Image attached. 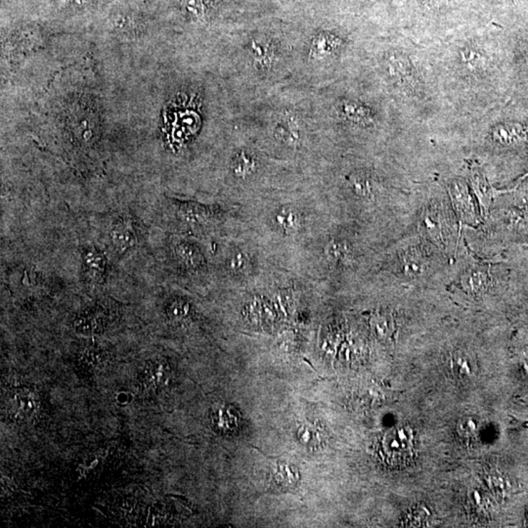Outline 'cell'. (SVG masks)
Listing matches in <instances>:
<instances>
[{
  "mask_svg": "<svg viewBox=\"0 0 528 528\" xmlns=\"http://www.w3.org/2000/svg\"><path fill=\"white\" fill-rule=\"evenodd\" d=\"M416 452L415 433L408 425L390 428L381 440L378 453L388 465L400 467L409 463Z\"/></svg>",
  "mask_w": 528,
  "mask_h": 528,
  "instance_id": "1",
  "label": "cell"
},
{
  "mask_svg": "<svg viewBox=\"0 0 528 528\" xmlns=\"http://www.w3.org/2000/svg\"><path fill=\"white\" fill-rule=\"evenodd\" d=\"M112 248L119 255L136 248L139 241L137 221L129 213H121L112 221L108 233Z\"/></svg>",
  "mask_w": 528,
  "mask_h": 528,
  "instance_id": "2",
  "label": "cell"
},
{
  "mask_svg": "<svg viewBox=\"0 0 528 528\" xmlns=\"http://www.w3.org/2000/svg\"><path fill=\"white\" fill-rule=\"evenodd\" d=\"M447 190L453 208L461 221L469 225H477L480 223L477 203L467 183L456 179L447 184Z\"/></svg>",
  "mask_w": 528,
  "mask_h": 528,
  "instance_id": "3",
  "label": "cell"
},
{
  "mask_svg": "<svg viewBox=\"0 0 528 528\" xmlns=\"http://www.w3.org/2000/svg\"><path fill=\"white\" fill-rule=\"evenodd\" d=\"M470 183L472 191L477 197L478 205L482 210V216H487L494 200L500 193H507V190L499 191L490 185L484 171L477 164H470Z\"/></svg>",
  "mask_w": 528,
  "mask_h": 528,
  "instance_id": "4",
  "label": "cell"
},
{
  "mask_svg": "<svg viewBox=\"0 0 528 528\" xmlns=\"http://www.w3.org/2000/svg\"><path fill=\"white\" fill-rule=\"evenodd\" d=\"M385 70L390 79L398 86L409 88L415 82V71L412 61L401 52H390L385 59Z\"/></svg>",
  "mask_w": 528,
  "mask_h": 528,
  "instance_id": "5",
  "label": "cell"
},
{
  "mask_svg": "<svg viewBox=\"0 0 528 528\" xmlns=\"http://www.w3.org/2000/svg\"><path fill=\"white\" fill-rule=\"evenodd\" d=\"M8 412L14 420L29 422L37 413V397L27 388H18L8 396Z\"/></svg>",
  "mask_w": 528,
  "mask_h": 528,
  "instance_id": "6",
  "label": "cell"
},
{
  "mask_svg": "<svg viewBox=\"0 0 528 528\" xmlns=\"http://www.w3.org/2000/svg\"><path fill=\"white\" fill-rule=\"evenodd\" d=\"M82 265L84 274L91 282L101 284L106 280L108 273V258L97 246H88L82 253Z\"/></svg>",
  "mask_w": 528,
  "mask_h": 528,
  "instance_id": "7",
  "label": "cell"
},
{
  "mask_svg": "<svg viewBox=\"0 0 528 528\" xmlns=\"http://www.w3.org/2000/svg\"><path fill=\"white\" fill-rule=\"evenodd\" d=\"M492 142L500 146H515L528 142V126L519 123H504L490 131Z\"/></svg>",
  "mask_w": 528,
  "mask_h": 528,
  "instance_id": "8",
  "label": "cell"
},
{
  "mask_svg": "<svg viewBox=\"0 0 528 528\" xmlns=\"http://www.w3.org/2000/svg\"><path fill=\"white\" fill-rule=\"evenodd\" d=\"M447 223L442 211L435 206H428L423 211L420 219L422 232L437 245H443L445 242Z\"/></svg>",
  "mask_w": 528,
  "mask_h": 528,
  "instance_id": "9",
  "label": "cell"
},
{
  "mask_svg": "<svg viewBox=\"0 0 528 528\" xmlns=\"http://www.w3.org/2000/svg\"><path fill=\"white\" fill-rule=\"evenodd\" d=\"M108 308L97 303L82 311L76 319L74 326L81 333H97L104 330L109 324Z\"/></svg>",
  "mask_w": 528,
  "mask_h": 528,
  "instance_id": "10",
  "label": "cell"
},
{
  "mask_svg": "<svg viewBox=\"0 0 528 528\" xmlns=\"http://www.w3.org/2000/svg\"><path fill=\"white\" fill-rule=\"evenodd\" d=\"M460 287L470 296H480L489 288L490 275L487 268L470 266L460 276Z\"/></svg>",
  "mask_w": 528,
  "mask_h": 528,
  "instance_id": "11",
  "label": "cell"
},
{
  "mask_svg": "<svg viewBox=\"0 0 528 528\" xmlns=\"http://www.w3.org/2000/svg\"><path fill=\"white\" fill-rule=\"evenodd\" d=\"M427 268V256L421 249L409 248L401 255V268L406 277L419 278Z\"/></svg>",
  "mask_w": 528,
  "mask_h": 528,
  "instance_id": "12",
  "label": "cell"
},
{
  "mask_svg": "<svg viewBox=\"0 0 528 528\" xmlns=\"http://www.w3.org/2000/svg\"><path fill=\"white\" fill-rule=\"evenodd\" d=\"M451 371L459 380L467 381L474 378L477 373V359L470 351L457 350L450 359Z\"/></svg>",
  "mask_w": 528,
  "mask_h": 528,
  "instance_id": "13",
  "label": "cell"
},
{
  "mask_svg": "<svg viewBox=\"0 0 528 528\" xmlns=\"http://www.w3.org/2000/svg\"><path fill=\"white\" fill-rule=\"evenodd\" d=\"M459 59L461 66L470 74L483 73L487 68V56L477 46H468L461 49Z\"/></svg>",
  "mask_w": 528,
  "mask_h": 528,
  "instance_id": "14",
  "label": "cell"
},
{
  "mask_svg": "<svg viewBox=\"0 0 528 528\" xmlns=\"http://www.w3.org/2000/svg\"><path fill=\"white\" fill-rule=\"evenodd\" d=\"M342 113L346 119L358 126H369L374 121L370 110L355 101L345 102Z\"/></svg>",
  "mask_w": 528,
  "mask_h": 528,
  "instance_id": "15",
  "label": "cell"
},
{
  "mask_svg": "<svg viewBox=\"0 0 528 528\" xmlns=\"http://www.w3.org/2000/svg\"><path fill=\"white\" fill-rule=\"evenodd\" d=\"M325 255L330 263L342 265V264L350 263L351 256H352V251H351L350 246L348 245V242L334 239V240L329 242L327 246H326Z\"/></svg>",
  "mask_w": 528,
  "mask_h": 528,
  "instance_id": "16",
  "label": "cell"
},
{
  "mask_svg": "<svg viewBox=\"0 0 528 528\" xmlns=\"http://www.w3.org/2000/svg\"><path fill=\"white\" fill-rule=\"evenodd\" d=\"M276 224L286 233H293L301 227V216L293 208H283L275 216Z\"/></svg>",
  "mask_w": 528,
  "mask_h": 528,
  "instance_id": "17",
  "label": "cell"
},
{
  "mask_svg": "<svg viewBox=\"0 0 528 528\" xmlns=\"http://www.w3.org/2000/svg\"><path fill=\"white\" fill-rule=\"evenodd\" d=\"M173 255L176 260L186 268H195L202 263L200 253L189 244L179 243L174 246Z\"/></svg>",
  "mask_w": 528,
  "mask_h": 528,
  "instance_id": "18",
  "label": "cell"
},
{
  "mask_svg": "<svg viewBox=\"0 0 528 528\" xmlns=\"http://www.w3.org/2000/svg\"><path fill=\"white\" fill-rule=\"evenodd\" d=\"M350 184L352 190L363 198H369L375 193V183L368 174L362 173L352 174L350 178Z\"/></svg>",
  "mask_w": 528,
  "mask_h": 528,
  "instance_id": "19",
  "label": "cell"
},
{
  "mask_svg": "<svg viewBox=\"0 0 528 528\" xmlns=\"http://www.w3.org/2000/svg\"><path fill=\"white\" fill-rule=\"evenodd\" d=\"M191 306L188 301L181 298H173L166 303V313L169 320L179 322L188 317Z\"/></svg>",
  "mask_w": 528,
  "mask_h": 528,
  "instance_id": "20",
  "label": "cell"
},
{
  "mask_svg": "<svg viewBox=\"0 0 528 528\" xmlns=\"http://www.w3.org/2000/svg\"><path fill=\"white\" fill-rule=\"evenodd\" d=\"M298 121L295 118H289L278 126L279 136L289 145H296L301 138V129L298 128Z\"/></svg>",
  "mask_w": 528,
  "mask_h": 528,
  "instance_id": "21",
  "label": "cell"
},
{
  "mask_svg": "<svg viewBox=\"0 0 528 528\" xmlns=\"http://www.w3.org/2000/svg\"><path fill=\"white\" fill-rule=\"evenodd\" d=\"M256 166V159L251 154L242 152L234 159L232 169L235 176H239V178H246L255 171Z\"/></svg>",
  "mask_w": 528,
  "mask_h": 528,
  "instance_id": "22",
  "label": "cell"
},
{
  "mask_svg": "<svg viewBox=\"0 0 528 528\" xmlns=\"http://www.w3.org/2000/svg\"><path fill=\"white\" fill-rule=\"evenodd\" d=\"M478 423L477 421L473 419V418L466 417L460 420L458 423L457 430L459 433L460 437L463 440L470 442V440H474L477 437L478 432H480V428H478Z\"/></svg>",
  "mask_w": 528,
  "mask_h": 528,
  "instance_id": "23",
  "label": "cell"
},
{
  "mask_svg": "<svg viewBox=\"0 0 528 528\" xmlns=\"http://www.w3.org/2000/svg\"><path fill=\"white\" fill-rule=\"evenodd\" d=\"M430 512L425 508H415L408 512L405 524L408 527H423L430 522Z\"/></svg>",
  "mask_w": 528,
  "mask_h": 528,
  "instance_id": "24",
  "label": "cell"
},
{
  "mask_svg": "<svg viewBox=\"0 0 528 528\" xmlns=\"http://www.w3.org/2000/svg\"><path fill=\"white\" fill-rule=\"evenodd\" d=\"M250 266V258L243 251H237L230 256L228 260V268L235 274L246 272Z\"/></svg>",
  "mask_w": 528,
  "mask_h": 528,
  "instance_id": "25",
  "label": "cell"
},
{
  "mask_svg": "<svg viewBox=\"0 0 528 528\" xmlns=\"http://www.w3.org/2000/svg\"><path fill=\"white\" fill-rule=\"evenodd\" d=\"M374 326L378 335L382 337L392 335L395 330L393 320L392 316L390 315H378L377 317L374 318Z\"/></svg>",
  "mask_w": 528,
  "mask_h": 528,
  "instance_id": "26",
  "label": "cell"
},
{
  "mask_svg": "<svg viewBox=\"0 0 528 528\" xmlns=\"http://www.w3.org/2000/svg\"><path fill=\"white\" fill-rule=\"evenodd\" d=\"M482 493L480 490L475 489L472 492L470 497V505L478 510H485L488 508L487 495L482 494Z\"/></svg>",
  "mask_w": 528,
  "mask_h": 528,
  "instance_id": "27",
  "label": "cell"
},
{
  "mask_svg": "<svg viewBox=\"0 0 528 528\" xmlns=\"http://www.w3.org/2000/svg\"><path fill=\"white\" fill-rule=\"evenodd\" d=\"M251 54L258 61H265L268 57V48L263 42H253L251 44Z\"/></svg>",
  "mask_w": 528,
  "mask_h": 528,
  "instance_id": "28",
  "label": "cell"
},
{
  "mask_svg": "<svg viewBox=\"0 0 528 528\" xmlns=\"http://www.w3.org/2000/svg\"><path fill=\"white\" fill-rule=\"evenodd\" d=\"M528 178V173L524 174V176H522V178H520L517 179V183H515L514 188L510 189V190H508V192L514 191L515 189L519 187L520 184L522 183V181L524 180V179H527Z\"/></svg>",
  "mask_w": 528,
  "mask_h": 528,
  "instance_id": "29",
  "label": "cell"
},
{
  "mask_svg": "<svg viewBox=\"0 0 528 528\" xmlns=\"http://www.w3.org/2000/svg\"><path fill=\"white\" fill-rule=\"evenodd\" d=\"M425 1H427L428 2V4H435V2H437L438 0H425Z\"/></svg>",
  "mask_w": 528,
  "mask_h": 528,
  "instance_id": "30",
  "label": "cell"
},
{
  "mask_svg": "<svg viewBox=\"0 0 528 528\" xmlns=\"http://www.w3.org/2000/svg\"></svg>",
  "mask_w": 528,
  "mask_h": 528,
  "instance_id": "31",
  "label": "cell"
}]
</instances>
